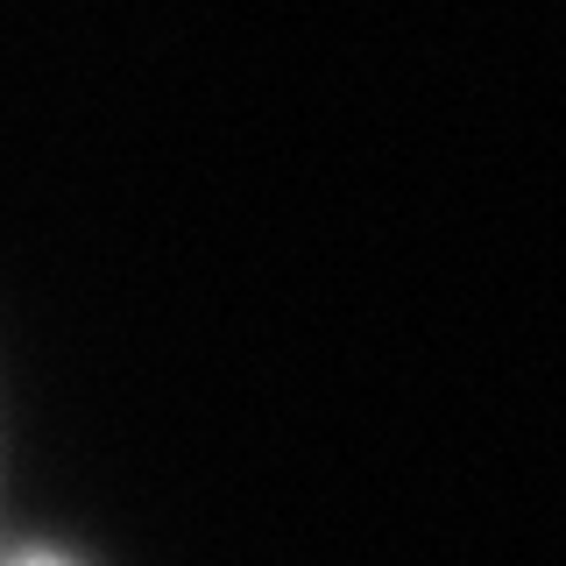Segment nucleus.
I'll return each mask as SVG.
<instances>
[{"label":"nucleus","mask_w":566,"mask_h":566,"mask_svg":"<svg viewBox=\"0 0 566 566\" xmlns=\"http://www.w3.org/2000/svg\"><path fill=\"white\" fill-rule=\"evenodd\" d=\"M8 566H64V559H50V553H22V559H8Z\"/></svg>","instance_id":"nucleus-1"}]
</instances>
